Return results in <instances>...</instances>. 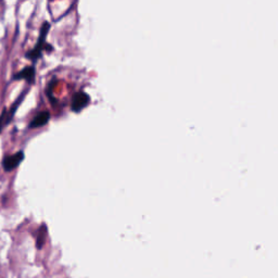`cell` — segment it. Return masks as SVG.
<instances>
[{
	"mask_svg": "<svg viewBox=\"0 0 278 278\" xmlns=\"http://www.w3.org/2000/svg\"><path fill=\"white\" fill-rule=\"evenodd\" d=\"M24 94H25V93L20 94V97L15 100L14 103H12V105H11V108L9 110L8 109H3L2 114L0 115V133H1V131L3 130V127L7 126L11 122V120H12L16 109L19 108L20 102L24 98Z\"/></svg>",
	"mask_w": 278,
	"mask_h": 278,
	"instance_id": "2",
	"label": "cell"
},
{
	"mask_svg": "<svg viewBox=\"0 0 278 278\" xmlns=\"http://www.w3.org/2000/svg\"><path fill=\"white\" fill-rule=\"evenodd\" d=\"M24 160V152L19 151L12 155H8L2 160V168L4 171L11 172L19 166V164Z\"/></svg>",
	"mask_w": 278,
	"mask_h": 278,
	"instance_id": "3",
	"label": "cell"
},
{
	"mask_svg": "<svg viewBox=\"0 0 278 278\" xmlns=\"http://www.w3.org/2000/svg\"><path fill=\"white\" fill-rule=\"evenodd\" d=\"M91 101V97L90 94L86 93L85 92H79L74 93L73 98H72V102H71V108L75 112H79L82 109H84L86 105L90 103Z\"/></svg>",
	"mask_w": 278,
	"mask_h": 278,
	"instance_id": "4",
	"label": "cell"
},
{
	"mask_svg": "<svg viewBox=\"0 0 278 278\" xmlns=\"http://www.w3.org/2000/svg\"><path fill=\"white\" fill-rule=\"evenodd\" d=\"M50 120V113L48 111H43V112L38 113L34 119L32 120L30 127L31 129H37V127H42L46 125Z\"/></svg>",
	"mask_w": 278,
	"mask_h": 278,
	"instance_id": "6",
	"label": "cell"
},
{
	"mask_svg": "<svg viewBox=\"0 0 278 278\" xmlns=\"http://www.w3.org/2000/svg\"><path fill=\"white\" fill-rule=\"evenodd\" d=\"M45 236H46V227L43 226L40 232V235H38V238H37V247L40 249L43 247L44 241H45Z\"/></svg>",
	"mask_w": 278,
	"mask_h": 278,
	"instance_id": "7",
	"label": "cell"
},
{
	"mask_svg": "<svg viewBox=\"0 0 278 278\" xmlns=\"http://www.w3.org/2000/svg\"><path fill=\"white\" fill-rule=\"evenodd\" d=\"M13 80H25L29 83H34L35 80V68L33 65L26 66L24 70H22L19 73L13 76Z\"/></svg>",
	"mask_w": 278,
	"mask_h": 278,
	"instance_id": "5",
	"label": "cell"
},
{
	"mask_svg": "<svg viewBox=\"0 0 278 278\" xmlns=\"http://www.w3.org/2000/svg\"><path fill=\"white\" fill-rule=\"evenodd\" d=\"M49 30H50L49 22H44L41 27V34H40V37H38L36 46L26 53V57L31 59L32 61H36L38 58L41 57L44 48L49 49V50L52 49V47L47 45V43H46V37H47Z\"/></svg>",
	"mask_w": 278,
	"mask_h": 278,
	"instance_id": "1",
	"label": "cell"
}]
</instances>
